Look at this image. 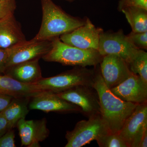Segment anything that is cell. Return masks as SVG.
Listing matches in <instances>:
<instances>
[{"mask_svg":"<svg viewBox=\"0 0 147 147\" xmlns=\"http://www.w3.org/2000/svg\"><path fill=\"white\" fill-rule=\"evenodd\" d=\"M39 60L15 65L6 69L4 73L21 83L34 84L42 78Z\"/></svg>","mask_w":147,"mask_h":147,"instance_id":"obj_16","label":"cell"},{"mask_svg":"<svg viewBox=\"0 0 147 147\" xmlns=\"http://www.w3.org/2000/svg\"><path fill=\"white\" fill-rule=\"evenodd\" d=\"M128 66L132 73L139 75L147 84V53L146 51L140 49Z\"/></svg>","mask_w":147,"mask_h":147,"instance_id":"obj_20","label":"cell"},{"mask_svg":"<svg viewBox=\"0 0 147 147\" xmlns=\"http://www.w3.org/2000/svg\"><path fill=\"white\" fill-rule=\"evenodd\" d=\"M56 94L63 99L79 107L87 117L100 114L98 95L92 86L79 85Z\"/></svg>","mask_w":147,"mask_h":147,"instance_id":"obj_7","label":"cell"},{"mask_svg":"<svg viewBox=\"0 0 147 147\" xmlns=\"http://www.w3.org/2000/svg\"><path fill=\"white\" fill-rule=\"evenodd\" d=\"M110 132L100 114L82 120L76 123L71 131H67L65 147H82L104 134Z\"/></svg>","mask_w":147,"mask_h":147,"instance_id":"obj_5","label":"cell"},{"mask_svg":"<svg viewBox=\"0 0 147 147\" xmlns=\"http://www.w3.org/2000/svg\"><path fill=\"white\" fill-rule=\"evenodd\" d=\"M13 98L12 96L0 94V113L6 108Z\"/></svg>","mask_w":147,"mask_h":147,"instance_id":"obj_27","label":"cell"},{"mask_svg":"<svg viewBox=\"0 0 147 147\" xmlns=\"http://www.w3.org/2000/svg\"><path fill=\"white\" fill-rule=\"evenodd\" d=\"M140 50L130 42L122 30L117 32L103 31L100 34L98 51L102 57L116 55L123 59L128 65Z\"/></svg>","mask_w":147,"mask_h":147,"instance_id":"obj_6","label":"cell"},{"mask_svg":"<svg viewBox=\"0 0 147 147\" xmlns=\"http://www.w3.org/2000/svg\"><path fill=\"white\" fill-rule=\"evenodd\" d=\"M15 133L13 129H9L0 137V147H16Z\"/></svg>","mask_w":147,"mask_h":147,"instance_id":"obj_26","label":"cell"},{"mask_svg":"<svg viewBox=\"0 0 147 147\" xmlns=\"http://www.w3.org/2000/svg\"><path fill=\"white\" fill-rule=\"evenodd\" d=\"M121 11L124 14L132 31H147V10L137 7H125Z\"/></svg>","mask_w":147,"mask_h":147,"instance_id":"obj_19","label":"cell"},{"mask_svg":"<svg viewBox=\"0 0 147 147\" xmlns=\"http://www.w3.org/2000/svg\"><path fill=\"white\" fill-rule=\"evenodd\" d=\"M102 32V29L96 28L87 18L84 25L59 37L63 42L73 47L98 50L100 36Z\"/></svg>","mask_w":147,"mask_h":147,"instance_id":"obj_9","label":"cell"},{"mask_svg":"<svg viewBox=\"0 0 147 147\" xmlns=\"http://www.w3.org/2000/svg\"><path fill=\"white\" fill-rule=\"evenodd\" d=\"M28 107L30 110H41L47 113H82L81 108L77 105L63 99L55 93L47 91L31 98Z\"/></svg>","mask_w":147,"mask_h":147,"instance_id":"obj_10","label":"cell"},{"mask_svg":"<svg viewBox=\"0 0 147 147\" xmlns=\"http://www.w3.org/2000/svg\"><path fill=\"white\" fill-rule=\"evenodd\" d=\"M26 40L14 14L0 20V49L9 48Z\"/></svg>","mask_w":147,"mask_h":147,"instance_id":"obj_15","label":"cell"},{"mask_svg":"<svg viewBox=\"0 0 147 147\" xmlns=\"http://www.w3.org/2000/svg\"><path fill=\"white\" fill-rule=\"evenodd\" d=\"M42 10V20L35 40H51L72 31L85 23L82 19L71 16L57 5L53 0H40Z\"/></svg>","mask_w":147,"mask_h":147,"instance_id":"obj_2","label":"cell"},{"mask_svg":"<svg viewBox=\"0 0 147 147\" xmlns=\"http://www.w3.org/2000/svg\"><path fill=\"white\" fill-rule=\"evenodd\" d=\"M95 69L75 66L70 70L56 76L43 78L34 84L43 91L57 93L64 91L79 85L92 87Z\"/></svg>","mask_w":147,"mask_h":147,"instance_id":"obj_4","label":"cell"},{"mask_svg":"<svg viewBox=\"0 0 147 147\" xmlns=\"http://www.w3.org/2000/svg\"><path fill=\"white\" fill-rule=\"evenodd\" d=\"M100 64L101 76L110 89L120 84L132 73L126 62L116 55L103 56Z\"/></svg>","mask_w":147,"mask_h":147,"instance_id":"obj_11","label":"cell"},{"mask_svg":"<svg viewBox=\"0 0 147 147\" xmlns=\"http://www.w3.org/2000/svg\"><path fill=\"white\" fill-rule=\"evenodd\" d=\"M1 1H11V0H1Z\"/></svg>","mask_w":147,"mask_h":147,"instance_id":"obj_31","label":"cell"},{"mask_svg":"<svg viewBox=\"0 0 147 147\" xmlns=\"http://www.w3.org/2000/svg\"><path fill=\"white\" fill-rule=\"evenodd\" d=\"M127 38L136 47L141 50H147V31L136 32L131 31Z\"/></svg>","mask_w":147,"mask_h":147,"instance_id":"obj_22","label":"cell"},{"mask_svg":"<svg viewBox=\"0 0 147 147\" xmlns=\"http://www.w3.org/2000/svg\"><path fill=\"white\" fill-rule=\"evenodd\" d=\"M147 131L146 102L137 105L125 122L119 134L128 147H139Z\"/></svg>","mask_w":147,"mask_h":147,"instance_id":"obj_8","label":"cell"},{"mask_svg":"<svg viewBox=\"0 0 147 147\" xmlns=\"http://www.w3.org/2000/svg\"><path fill=\"white\" fill-rule=\"evenodd\" d=\"M31 98H13L10 103L1 112L8 123L9 129H13L19 120L25 118L29 112Z\"/></svg>","mask_w":147,"mask_h":147,"instance_id":"obj_18","label":"cell"},{"mask_svg":"<svg viewBox=\"0 0 147 147\" xmlns=\"http://www.w3.org/2000/svg\"><path fill=\"white\" fill-rule=\"evenodd\" d=\"M65 1H67L69 2H72L74 1L75 0H65Z\"/></svg>","mask_w":147,"mask_h":147,"instance_id":"obj_30","label":"cell"},{"mask_svg":"<svg viewBox=\"0 0 147 147\" xmlns=\"http://www.w3.org/2000/svg\"><path fill=\"white\" fill-rule=\"evenodd\" d=\"M147 147V131L145 133L144 137L142 138L141 143L139 145V147Z\"/></svg>","mask_w":147,"mask_h":147,"instance_id":"obj_29","label":"cell"},{"mask_svg":"<svg viewBox=\"0 0 147 147\" xmlns=\"http://www.w3.org/2000/svg\"><path fill=\"white\" fill-rule=\"evenodd\" d=\"M44 91L35 84L21 83L8 75H0V94L13 98H31Z\"/></svg>","mask_w":147,"mask_h":147,"instance_id":"obj_17","label":"cell"},{"mask_svg":"<svg viewBox=\"0 0 147 147\" xmlns=\"http://www.w3.org/2000/svg\"><path fill=\"white\" fill-rule=\"evenodd\" d=\"M8 130V123L6 119L3 115L1 113H0V137L5 134Z\"/></svg>","mask_w":147,"mask_h":147,"instance_id":"obj_28","label":"cell"},{"mask_svg":"<svg viewBox=\"0 0 147 147\" xmlns=\"http://www.w3.org/2000/svg\"><path fill=\"white\" fill-rule=\"evenodd\" d=\"M128 7H137L147 10V0H120L118 9L121 11L122 9Z\"/></svg>","mask_w":147,"mask_h":147,"instance_id":"obj_25","label":"cell"},{"mask_svg":"<svg viewBox=\"0 0 147 147\" xmlns=\"http://www.w3.org/2000/svg\"><path fill=\"white\" fill-rule=\"evenodd\" d=\"M16 7L15 0L9 1L0 0V20L14 14Z\"/></svg>","mask_w":147,"mask_h":147,"instance_id":"obj_24","label":"cell"},{"mask_svg":"<svg viewBox=\"0 0 147 147\" xmlns=\"http://www.w3.org/2000/svg\"><path fill=\"white\" fill-rule=\"evenodd\" d=\"M45 118L26 120L25 118L18 121L16 126L21 139V146L40 147L39 143L47 139L50 131L47 127Z\"/></svg>","mask_w":147,"mask_h":147,"instance_id":"obj_12","label":"cell"},{"mask_svg":"<svg viewBox=\"0 0 147 147\" xmlns=\"http://www.w3.org/2000/svg\"><path fill=\"white\" fill-rule=\"evenodd\" d=\"M110 90L124 101L137 104L147 102V84L137 74L132 73L123 82Z\"/></svg>","mask_w":147,"mask_h":147,"instance_id":"obj_13","label":"cell"},{"mask_svg":"<svg viewBox=\"0 0 147 147\" xmlns=\"http://www.w3.org/2000/svg\"><path fill=\"white\" fill-rule=\"evenodd\" d=\"M103 57L97 50L82 49L63 42L59 36L52 39V47L42 58L44 61L59 63L64 65L86 67L96 66Z\"/></svg>","mask_w":147,"mask_h":147,"instance_id":"obj_3","label":"cell"},{"mask_svg":"<svg viewBox=\"0 0 147 147\" xmlns=\"http://www.w3.org/2000/svg\"><path fill=\"white\" fill-rule=\"evenodd\" d=\"M92 87L98 95L102 120L110 132L119 133L138 104L124 101L114 94L105 85L100 69L96 68Z\"/></svg>","mask_w":147,"mask_h":147,"instance_id":"obj_1","label":"cell"},{"mask_svg":"<svg viewBox=\"0 0 147 147\" xmlns=\"http://www.w3.org/2000/svg\"><path fill=\"white\" fill-rule=\"evenodd\" d=\"M96 141L100 147H128L119 133L109 132L100 136Z\"/></svg>","mask_w":147,"mask_h":147,"instance_id":"obj_21","label":"cell"},{"mask_svg":"<svg viewBox=\"0 0 147 147\" xmlns=\"http://www.w3.org/2000/svg\"><path fill=\"white\" fill-rule=\"evenodd\" d=\"M51 47L52 39L36 40L32 38L27 40L11 55L6 64L4 71L7 69L15 65L36 59H40L49 52Z\"/></svg>","mask_w":147,"mask_h":147,"instance_id":"obj_14","label":"cell"},{"mask_svg":"<svg viewBox=\"0 0 147 147\" xmlns=\"http://www.w3.org/2000/svg\"><path fill=\"white\" fill-rule=\"evenodd\" d=\"M27 40L9 48L0 49V72L3 73L6 64L11 55L24 45Z\"/></svg>","mask_w":147,"mask_h":147,"instance_id":"obj_23","label":"cell"}]
</instances>
